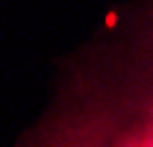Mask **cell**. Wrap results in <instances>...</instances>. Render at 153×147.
<instances>
[{
	"label": "cell",
	"mask_w": 153,
	"mask_h": 147,
	"mask_svg": "<svg viewBox=\"0 0 153 147\" xmlns=\"http://www.w3.org/2000/svg\"><path fill=\"white\" fill-rule=\"evenodd\" d=\"M24 147H153V0L103 27Z\"/></svg>",
	"instance_id": "cell-1"
}]
</instances>
